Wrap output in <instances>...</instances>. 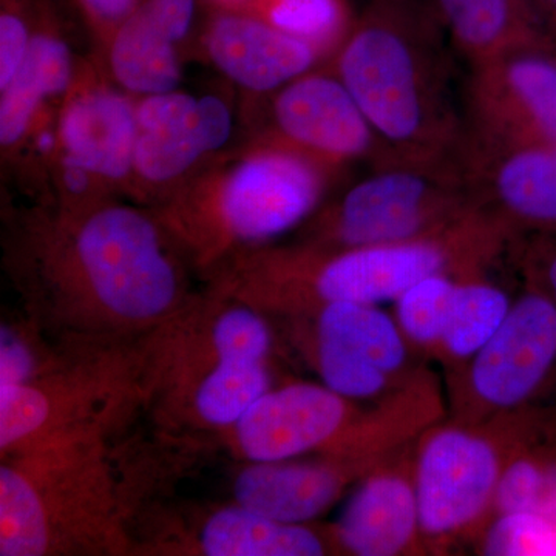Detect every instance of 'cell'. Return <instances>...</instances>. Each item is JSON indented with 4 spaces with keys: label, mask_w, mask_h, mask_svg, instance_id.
I'll return each instance as SVG.
<instances>
[{
    "label": "cell",
    "mask_w": 556,
    "mask_h": 556,
    "mask_svg": "<svg viewBox=\"0 0 556 556\" xmlns=\"http://www.w3.org/2000/svg\"><path fill=\"white\" fill-rule=\"evenodd\" d=\"M2 243L22 314L58 342L137 343L197 295L188 258L142 204L36 203L9 219Z\"/></svg>",
    "instance_id": "cell-1"
},
{
    "label": "cell",
    "mask_w": 556,
    "mask_h": 556,
    "mask_svg": "<svg viewBox=\"0 0 556 556\" xmlns=\"http://www.w3.org/2000/svg\"><path fill=\"white\" fill-rule=\"evenodd\" d=\"M500 233L478 212L444 232L401 243L329 248L311 241L248 249L206 277L207 288L269 318L306 316L336 302H394L439 273L470 276L500 251Z\"/></svg>",
    "instance_id": "cell-2"
},
{
    "label": "cell",
    "mask_w": 556,
    "mask_h": 556,
    "mask_svg": "<svg viewBox=\"0 0 556 556\" xmlns=\"http://www.w3.org/2000/svg\"><path fill=\"white\" fill-rule=\"evenodd\" d=\"M334 170L273 139L218 156L152 207L192 269L207 277L240 252L308 223Z\"/></svg>",
    "instance_id": "cell-3"
},
{
    "label": "cell",
    "mask_w": 556,
    "mask_h": 556,
    "mask_svg": "<svg viewBox=\"0 0 556 556\" xmlns=\"http://www.w3.org/2000/svg\"><path fill=\"white\" fill-rule=\"evenodd\" d=\"M433 21L412 0H378L334 54V72L382 146V161L456 155L464 130L448 101ZM376 164V166H379Z\"/></svg>",
    "instance_id": "cell-4"
},
{
    "label": "cell",
    "mask_w": 556,
    "mask_h": 556,
    "mask_svg": "<svg viewBox=\"0 0 556 556\" xmlns=\"http://www.w3.org/2000/svg\"><path fill=\"white\" fill-rule=\"evenodd\" d=\"M109 439L0 456V555H134Z\"/></svg>",
    "instance_id": "cell-5"
},
{
    "label": "cell",
    "mask_w": 556,
    "mask_h": 556,
    "mask_svg": "<svg viewBox=\"0 0 556 556\" xmlns=\"http://www.w3.org/2000/svg\"><path fill=\"white\" fill-rule=\"evenodd\" d=\"M58 343L56 358L38 378L0 388V456L67 439L112 438L146 408L139 342Z\"/></svg>",
    "instance_id": "cell-6"
},
{
    "label": "cell",
    "mask_w": 556,
    "mask_h": 556,
    "mask_svg": "<svg viewBox=\"0 0 556 556\" xmlns=\"http://www.w3.org/2000/svg\"><path fill=\"white\" fill-rule=\"evenodd\" d=\"M477 204L459 156L390 161L309 219L305 241L329 248L401 243L444 232Z\"/></svg>",
    "instance_id": "cell-7"
},
{
    "label": "cell",
    "mask_w": 556,
    "mask_h": 556,
    "mask_svg": "<svg viewBox=\"0 0 556 556\" xmlns=\"http://www.w3.org/2000/svg\"><path fill=\"white\" fill-rule=\"evenodd\" d=\"M233 130L215 94L172 90L138 98V138L129 199L150 208L218 159Z\"/></svg>",
    "instance_id": "cell-8"
},
{
    "label": "cell",
    "mask_w": 556,
    "mask_h": 556,
    "mask_svg": "<svg viewBox=\"0 0 556 556\" xmlns=\"http://www.w3.org/2000/svg\"><path fill=\"white\" fill-rule=\"evenodd\" d=\"M134 555L320 556L339 551L332 532L288 525L239 503L146 508L131 525Z\"/></svg>",
    "instance_id": "cell-9"
},
{
    "label": "cell",
    "mask_w": 556,
    "mask_h": 556,
    "mask_svg": "<svg viewBox=\"0 0 556 556\" xmlns=\"http://www.w3.org/2000/svg\"><path fill=\"white\" fill-rule=\"evenodd\" d=\"M507 456L495 439L468 427L428 431L413 464L420 533L434 541L467 532L493 510Z\"/></svg>",
    "instance_id": "cell-10"
},
{
    "label": "cell",
    "mask_w": 556,
    "mask_h": 556,
    "mask_svg": "<svg viewBox=\"0 0 556 556\" xmlns=\"http://www.w3.org/2000/svg\"><path fill=\"white\" fill-rule=\"evenodd\" d=\"M470 131L506 144L556 146V39L515 47L473 65Z\"/></svg>",
    "instance_id": "cell-11"
},
{
    "label": "cell",
    "mask_w": 556,
    "mask_h": 556,
    "mask_svg": "<svg viewBox=\"0 0 556 556\" xmlns=\"http://www.w3.org/2000/svg\"><path fill=\"white\" fill-rule=\"evenodd\" d=\"M555 375L556 303L529 283L495 336L468 361V393L486 412H511L535 399Z\"/></svg>",
    "instance_id": "cell-12"
},
{
    "label": "cell",
    "mask_w": 556,
    "mask_h": 556,
    "mask_svg": "<svg viewBox=\"0 0 556 556\" xmlns=\"http://www.w3.org/2000/svg\"><path fill=\"white\" fill-rule=\"evenodd\" d=\"M273 139L339 174L348 164L382 161L375 130L338 73L309 72L270 97Z\"/></svg>",
    "instance_id": "cell-13"
},
{
    "label": "cell",
    "mask_w": 556,
    "mask_h": 556,
    "mask_svg": "<svg viewBox=\"0 0 556 556\" xmlns=\"http://www.w3.org/2000/svg\"><path fill=\"white\" fill-rule=\"evenodd\" d=\"M457 156L473 203L508 233H556V146L506 144L466 130Z\"/></svg>",
    "instance_id": "cell-14"
},
{
    "label": "cell",
    "mask_w": 556,
    "mask_h": 556,
    "mask_svg": "<svg viewBox=\"0 0 556 556\" xmlns=\"http://www.w3.org/2000/svg\"><path fill=\"white\" fill-rule=\"evenodd\" d=\"M358 415L356 402L324 383L291 382L266 391L218 438L243 463H276L324 452Z\"/></svg>",
    "instance_id": "cell-15"
},
{
    "label": "cell",
    "mask_w": 556,
    "mask_h": 556,
    "mask_svg": "<svg viewBox=\"0 0 556 556\" xmlns=\"http://www.w3.org/2000/svg\"><path fill=\"white\" fill-rule=\"evenodd\" d=\"M58 150L112 192L130 195L138 138V98L112 86L93 64L78 70L56 110Z\"/></svg>",
    "instance_id": "cell-16"
},
{
    "label": "cell",
    "mask_w": 556,
    "mask_h": 556,
    "mask_svg": "<svg viewBox=\"0 0 556 556\" xmlns=\"http://www.w3.org/2000/svg\"><path fill=\"white\" fill-rule=\"evenodd\" d=\"M375 467L365 460L321 453L314 459L244 463L233 477L232 496L240 506L274 521L309 525Z\"/></svg>",
    "instance_id": "cell-17"
},
{
    "label": "cell",
    "mask_w": 556,
    "mask_h": 556,
    "mask_svg": "<svg viewBox=\"0 0 556 556\" xmlns=\"http://www.w3.org/2000/svg\"><path fill=\"white\" fill-rule=\"evenodd\" d=\"M195 16L197 0H144L104 49L113 83L137 98L177 90Z\"/></svg>",
    "instance_id": "cell-18"
},
{
    "label": "cell",
    "mask_w": 556,
    "mask_h": 556,
    "mask_svg": "<svg viewBox=\"0 0 556 556\" xmlns=\"http://www.w3.org/2000/svg\"><path fill=\"white\" fill-rule=\"evenodd\" d=\"M201 42L215 68L241 89L258 94L276 93L324 60L316 47L244 11L215 10Z\"/></svg>",
    "instance_id": "cell-19"
},
{
    "label": "cell",
    "mask_w": 556,
    "mask_h": 556,
    "mask_svg": "<svg viewBox=\"0 0 556 556\" xmlns=\"http://www.w3.org/2000/svg\"><path fill=\"white\" fill-rule=\"evenodd\" d=\"M56 0H43L27 54L5 86L0 87V149L3 163L24 148L36 124L72 89L80 64L67 36Z\"/></svg>",
    "instance_id": "cell-20"
},
{
    "label": "cell",
    "mask_w": 556,
    "mask_h": 556,
    "mask_svg": "<svg viewBox=\"0 0 556 556\" xmlns=\"http://www.w3.org/2000/svg\"><path fill=\"white\" fill-rule=\"evenodd\" d=\"M331 532L343 554L394 556L408 551L420 533L413 467L383 460L368 471Z\"/></svg>",
    "instance_id": "cell-21"
},
{
    "label": "cell",
    "mask_w": 556,
    "mask_h": 556,
    "mask_svg": "<svg viewBox=\"0 0 556 556\" xmlns=\"http://www.w3.org/2000/svg\"><path fill=\"white\" fill-rule=\"evenodd\" d=\"M295 328V339L318 340L356 354L378 365L388 375L401 378L408 364V340L379 305L336 302L306 316L283 318Z\"/></svg>",
    "instance_id": "cell-22"
},
{
    "label": "cell",
    "mask_w": 556,
    "mask_h": 556,
    "mask_svg": "<svg viewBox=\"0 0 556 556\" xmlns=\"http://www.w3.org/2000/svg\"><path fill=\"white\" fill-rule=\"evenodd\" d=\"M457 49L471 67L526 43L556 39L529 0H437Z\"/></svg>",
    "instance_id": "cell-23"
},
{
    "label": "cell",
    "mask_w": 556,
    "mask_h": 556,
    "mask_svg": "<svg viewBox=\"0 0 556 556\" xmlns=\"http://www.w3.org/2000/svg\"><path fill=\"white\" fill-rule=\"evenodd\" d=\"M511 303L507 292L492 281L457 278L439 353L456 364L477 356L506 320Z\"/></svg>",
    "instance_id": "cell-24"
},
{
    "label": "cell",
    "mask_w": 556,
    "mask_h": 556,
    "mask_svg": "<svg viewBox=\"0 0 556 556\" xmlns=\"http://www.w3.org/2000/svg\"><path fill=\"white\" fill-rule=\"evenodd\" d=\"M241 11L305 40L324 58L338 53L356 22L348 0H249Z\"/></svg>",
    "instance_id": "cell-25"
},
{
    "label": "cell",
    "mask_w": 556,
    "mask_h": 556,
    "mask_svg": "<svg viewBox=\"0 0 556 556\" xmlns=\"http://www.w3.org/2000/svg\"><path fill=\"white\" fill-rule=\"evenodd\" d=\"M295 340L311 367L316 369L321 383L348 401H375L386 396L394 386L396 378L367 358L318 340Z\"/></svg>",
    "instance_id": "cell-26"
},
{
    "label": "cell",
    "mask_w": 556,
    "mask_h": 556,
    "mask_svg": "<svg viewBox=\"0 0 556 556\" xmlns=\"http://www.w3.org/2000/svg\"><path fill=\"white\" fill-rule=\"evenodd\" d=\"M459 277L450 273L433 274L416 281L394 300L396 320L408 343L438 351Z\"/></svg>",
    "instance_id": "cell-27"
},
{
    "label": "cell",
    "mask_w": 556,
    "mask_h": 556,
    "mask_svg": "<svg viewBox=\"0 0 556 556\" xmlns=\"http://www.w3.org/2000/svg\"><path fill=\"white\" fill-rule=\"evenodd\" d=\"M482 551L496 556H555L556 521L538 511L496 515Z\"/></svg>",
    "instance_id": "cell-28"
},
{
    "label": "cell",
    "mask_w": 556,
    "mask_h": 556,
    "mask_svg": "<svg viewBox=\"0 0 556 556\" xmlns=\"http://www.w3.org/2000/svg\"><path fill=\"white\" fill-rule=\"evenodd\" d=\"M43 0H0V87L27 54Z\"/></svg>",
    "instance_id": "cell-29"
},
{
    "label": "cell",
    "mask_w": 556,
    "mask_h": 556,
    "mask_svg": "<svg viewBox=\"0 0 556 556\" xmlns=\"http://www.w3.org/2000/svg\"><path fill=\"white\" fill-rule=\"evenodd\" d=\"M144 0H76L84 21L101 49L108 47L113 33Z\"/></svg>",
    "instance_id": "cell-30"
},
{
    "label": "cell",
    "mask_w": 556,
    "mask_h": 556,
    "mask_svg": "<svg viewBox=\"0 0 556 556\" xmlns=\"http://www.w3.org/2000/svg\"><path fill=\"white\" fill-rule=\"evenodd\" d=\"M535 239L526 254L527 277L556 303V233H536Z\"/></svg>",
    "instance_id": "cell-31"
},
{
    "label": "cell",
    "mask_w": 556,
    "mask_h": 556,
    "mask_svg": "<svg viewBox=\"0 0 556 556\" xmlns=\"http://www.w3.org/2000/svg\"><path fill=\"white\" fill-rule=\"evenodd\" d=\"M544 27L556 38V0H529Z\"/></svg>",
    "instance_id": "cell-32"
},
{
    "label": "cell",
    "mask_w": 556,
    "mask_h": 556,
    "mask_svg": "<svg viewBox=\"0 0 556 556\" xmlns=\"http://www.w3.org/2000/svg\"><path fill=\"white\" fill-rule=\"evenodd\" d=\"M215 10L241 11L249 0H206Z\"/></svg>",
    "instance_id": "cell-33"
}]
</instances>
